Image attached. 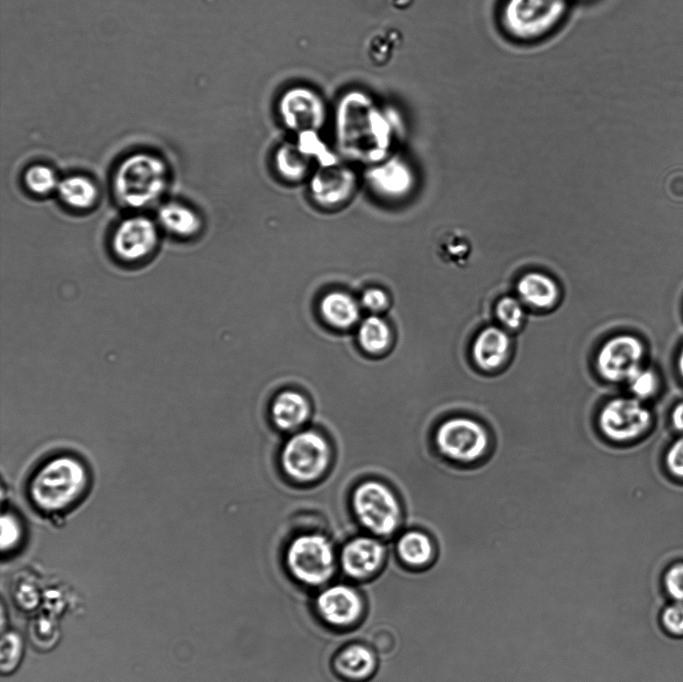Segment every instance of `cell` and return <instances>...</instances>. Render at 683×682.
<instances>
[{
	"label": "cell",
	"instance_id": "cell-1",
	"mask_svg": "<svg viewBox=\"0 0 683 682\" xmlns=\"http://www.w3.org/2000/svg\"><path fill=\"white\" fill-rule=\"evenodd\" d=\"M89 483L85 465L71 455H58L39 466L31 476L29 498L43 514L71 509L83 498Z\"/></svg>",
	"mask_w": 683,
	"mask_h": 682
},
{
	"label": "cell",
	"instance_id": "cell-2",
	"mask_svg": "<svg viewBox=\"0 0 683 682\" xmlns=\"http://www.w3.org/2000/svg\"><path fill=\"white\" fill-rule=\"evenodd\" d=\"M570 0H505L500 24L515 41L533 42L559 27L569 10Z\"/></svg>",
	"mask_w": 683,
	"mask_h": 682
},
{
	"label": "cell",
	"instance_id": "cell-3",
	"mask_svg": "<svg viewBox=\"0 0 683 682\" xmlns=\"http://www.w3.org/2000/svg\"><path fill=\"white\" fill-rule=\"evenodd\" d=\"M166 185L163 162L149 154H135L118 168L114 187L120 201L131 207H142L155 201Z\"/></svg>",
	"mask_w": 683,
	"mask_h": 682
},
{
	"label": "cell",
	"instance_id": "cell-4",
	"mask_svg": "<svg viewBox=\"0 0 683 682\" xmlns=\"http://www.w3.org/2000/svg\"><path fill=\"white\" fill-rule=\"evenodd\" d=\"M286 563L291 575L309 586L325 583L335 570L332 546L319 534H305L295 538L288 547Z\"/></svg>",
	"mask_w": 683,
	"mask_h": 682
},
{
	"label": "cell",
	"instance_id": "cell-5",
	"mask_svg": "<svg viewBox=\"0 0 683 682\" xmlns=\"http://www.w3.org/2000/svg\"><path fill=\"white\" fill-rule=\"evenodd\" d=\"M435 443L447 458L470 463L486 453L489 436L479 422L467 417H453L438 427Z\"/></svg>",
	"mask_w": 683,
	"mask_h": 682
},
{
	"label": "cell",
	"instance_id": "cell-6",
	"mask_svg": "<svg viewBox=\"0 0 683 682\" xmlns=\"http://www.w3.org/2000/svg\"><path fill=\"white\" fill-rule=\"evenodd\" d=\"M353 507L360 522L377 535H389L399 524V504L393 493L379 482L368 481L358 486Z\"/></svg>",
	"mask_w": 683,
	"mask_h": 682
},
{
	"label": "cell",
	"instance_id": "cell-7",
	"mask_svg": "<svg viewBox=\"0 0 683 682\" xmlns=\"http://www.w3.org/2000/svg\"><path fill=\"white\" fill-rule=\"evenodd\" d=\"M328 462L327 442L314 431L294 435L282 452L284 470L290 477L301 482L317 479L326 470Z\"/></svg>",
	"mask_w": 683,
	"mask_h": 682
},
{
	"label": "cell",
	"instance_id": "cell-8",
	"mask_svg": "<svg viewBox=\"0 0 683 682\" xmlns=\"http://www.w3.org/2000/svg\"><path fill=\"white\" fill-rule=\"evenodd\" d=\"M651 422L650 410L635 397L611 399L603 406L598 418L602 433L616 442H627L641 436Z\"/></svg>",
	"mask_w": 683,
	"mask_h": 682
},
{
	"label": "cell",
	"instance_id": "cell-9",
	"mask_svg": "<svg viewBox=\"0 0 683 682\" xmlns=\"http://www.w3.org/2000/svg\"><path fill=\"white\" fill-rule=\"evenodd\" d=\"M644 345L631 334H620L608 339L596 356V367L602 378L609 382L628 381L640 368Z\"/></svg>",
	"mask_w": 683,
	"mask_h": 682
},
{
	"label": "cell",
	"instance_id": "cell-10",
	"mask_svg": "<svg viewBox=\"0 0 683 682\" xmlns=\"http://www.w3.org/2000/svg\"><path fill=\"white\" fill-rule=\"evenodd\" d=\"M319 615L334 626H349L357 621L363 603L356 590L347 585H334L323 590L316 599Z\"/></svg>",
	"mask_w": 683,
	"mask_h": 682
},
{
	"label": "cell",
	"instance_id": "cell-11",
	"mask_svg": "<svg viewBox=\"0 0 683 682\" xmlns=\"http://www.w3.org/2000/svg\"><path fill=\"white\" fill-rule=\"evenodd\" d=\"M156 243V228L144 217H133L122 222L113 238L116 254L129 261L145 257L154 249Z\"/></svg>",
	"mask_w": 683,
	"mask_h": 682
},
{
	"label": "cell",
	"instance_id": "cell-12",
	"mask_svg": "<svg viewBox=\"0 0 683 682\" xmlns=\"http://www.w3.org/2000/svg\"><path fill=\"white\" fill-rule=\"evenodd\" d=\"M385 556L383 545L374 538L358 537L345 545L341 554L343 570L355 579L374 574Z\"/></svg>",
	"mask_w": 683,
	"mask_h": 682
},
{
	"label": "cell",
	"instance_id": "cell-13",
	"mask_svg": "<svg viewBox=\"0 0 683 682\" xmlns=\"http://www.w3.org/2000/svg\"><path fill=\"white\" fill-rule=\"evenodd\" d=\"M511 339L504 328L488 326L474 339L472 357L475 364L484 371L500 368L508 359Z\"/></svg>",
	"mask_w": 683,
	"mask_h": 682
},
{
	"label": "cell",
	"instance_id": "cell-14",
	"mask_svg": "<svg viewBox=\"0 0 683 682\" xmlns=\"http://www.w3.org/2000/svg\"><path fill=\"white\" fill-rule=\"evenodd\" d=\"M518 298L523 304L539 310L551 309L560 297L557 282L542 272H528L517 282Z\"/></svg>",
	"mask_w": 683,
	"mask_h": 682
},
{
	"label": "cell",
	"instance_id": "cell-15",
	"mask_svg": "<svg viewBox=\"0 0 683 682\" xmlns=\"http://www.w3.org/2000/svg\"><path fill=\"white\" fill-rule=\"evenodd\" d=\"M369 179L378 192L389 197H401L407 194L414 184L412 170L398 159L388 161L371 170Z\"/></svg>",
	"mask_w": 683,
	"mask_h": 682
},
{
	"label": "cell",
	"instance_id": "cell-16",
	"mask_svg": "<svg viewBox=\"0 0 683 682\" xmlns=\"http://www.w3.org/2000/svg\"><path fill=\"white\" fill-rule=\"evenodd\" d=\"M354 175L346 169H327L312 181L311 190L315 199L324 205H335L345 201L353 191Z\"/></svg>",
	"mask_w": 683,
	"mask_h": 682
},
{
	"label": "cell",
	"instance_id": "cell-17",
	"mask_svg": "<svg viewBox=\"0 0 683 682\" xmlns=\"http://www.w3.org/2000/svg\"><path fill=\"white\" fill-rule=\"evenodd\" d=\"M320 314L324 321L337 329H347L357 323L359 305L348 293L331 291L320 302Z\"/></svg>",
	"mask_w": 683,
	"mask_h": 682
},
{
	"label": "cell",
	"instance_id": "cell-18",
	"mask_svg": "<svg viewBox=\"0 0 683 682\" xmlns=\"http://www.w3.org/2000/svg\"><path fill=\"white\" fill-rule=\"evenodd\" d=\"M335 670L350 680L369 677L376 668L374 653L366 646L352 644L342 649L334 660Z\"/></svg>",
	"mask_w": 683,
	"mask_h": 682
},
{
	"label": "cell",
	"instance_id": "cell-19",
	"mask_svg": "<svg viewBox=\"0 0 683 682\" xmlns=\"http://www.w3.org/2000/svg\"><path fill=\"white\" fill-rule=\"evenodd\" d=\"M283 112L289 125L300 128L301 125H319L322 121V106L313 94L306 91H294L283 101Z\"/></svg>",
	"mask_w": 683,
	"mask_h": 682
},
{
	"label": "cell",
	"instance_id": "cell-20",
	"mask_svg": "<svg viewBox=\"0 0 683 682\" xmlns=\"http://www.w3.org/2000/svg\"><path fill=\"white\" fill-rule=\"evenodd\" d=\"M309 405L298 392L285 391L279 394L272 405L274 423L283 430L299 427L307 419Z\"/></svg>",
	"mask_w": 683,
	"mask_h": 682
},
{
	"label": "cell",
	"instance_id": "cell-21",
	"mask_svg": "<svg viewBox=\"0 0 683 682\" xmlns=\"http://www.w3.org/2000/svg\"><path fill=\"white\" fill-rule=\"evenodd\" d=\"M397 551L400 559L411 567H423L434 557L431 539L420 531H409L398 541Z\"/></svg>",
	"mask_w": 683,
	"mask_h": 682
},
{
	"label": "cell",
	"instance_id": "cell-22",
	"mask_svg": "<svg viewBox=\"0 0 683 682\" xmlns=\"http://www.w3.org/2000/svg\"><path fill=\"white\" fill-rule=\"evenodd\" d=\"M392 339L389 325L378 316L366 318L358 330V340L361 347L372 354L385 351Z\"/></svg>",
	"mask_w": 683,
	"mask_h": 682
},
{
	"label": "cell",
	"instance_id": "cell-23",
	"mask_svg": "<svg viewBox=\"0 0 683 682\" xmlns=\"http://www.w3.org/2000/svg\"><path fill=\"white\" fill-rule=\"evenodd\" d=\"M59 195L64 202L77 208L90 207L97 197L94 184L85 177H68L58 184Z\"/></svg>",
	"mask_w": 683,
	"mask_h": 682
},
{
	"label": "cell",
	"instance_id": "cell-24",
	"mask_svg": "<svg viewBox=\"0 0 683 682\" xmlns=\"http://www.w3.org/2000/svg\"><path fill=\"white\" fill-rule=\"evenodd\" d=\"M159 218L167 229L179 235H191L200 225L197 215L192 210L175 203L163 206Z\"/></svg>",
	"mask_w": 683,
	"mask_h": 682
},
{
	"label": "cell",
	"instance_id": "cell-25",
	"mask_svg": "<svg viewBox=\"0 0 683 682\" xmlns=\"http://www.w3.org/2000/svg\"><path fill=\"white\" fill-rule=\"evenodd\" d=\"M495 314L505 330L519 329L525 320V310L519 298L505 296L498 300Z\"/></svg>",
	"mask_w": 683,
	"mask_h": 682
},
{
	"label": "cell",
	"instance_id": "cell-26",
	"mask_svg": "<svg viewBox=\"0 0 683 682\" xmlns=\"http://www.w3.org/2000/svg\"><path fill=\"white\" fill-rule=\"evenodd\" d=\"M440 257L450 263L464 264L469 256L470 245L464 235L449 232L439 241Z\"/></svg>",
	"mask_w": 683,
	"mask_h": 682
},
{
	"label": "cell",
	"instance_id": "cell-27",
	"mask_svg": "<svg viewBox=\"0 0 683 682\" xmlns=\"http://www.w3.org/2000/svg\"><path fill=\"white\" fill-rule=\"evenodd\" d=\"M627 382L634 397L641 401L655 395L659 386L656 373L644 368H640Z\"/></svg>",
	"mask_w": 683,
	"mask_h": 682
},
{
	"label": "cell",
	"instance_id": "cell-28",
	"mask_svg": "<svg viewBox=\"0 0 683 682\" xmlns=\"http://www.w3.org/2000/svg\"><path fill=\"white\" fill-rule=\"evenodd\" d=\"M25 181L30 190L39 194L48 193L57 185L54 172L43 165H36L28 169L25 174Z\"/></svg>",
	"mask_w": 683,
	"mask_h": 682
},
{
	"label": "cell",
	"instance_id": "cell-29",
	"mask_svg": "<svg viewBox=\"0 0 683 682\" xmlns=\"http://www.w3.org/2000/svg\"><path fill=\"white\" fill-rule=\"evenodd\" d=\"M1 545L3 549H12L20 541L22 525L11 513H3L1 519Z\"/></svg>",
	"mask_w": 683,
	"mask_h": 682
},
{
	"label": "cell",
	"instance_id": "cell-30",
	"mask_svg": "<svg viewBox=\"0 0 683 682\" xmlns=\"http://www.w3.org/2000/svg\"><path fill=\"white\" fill-rule=\"evenodd\" d=\"M278 168L289 177L297 178L305 172L303 159L292 148L282 149L277 156Z\"/></svg>",
	"mask_w": 683,
	"mask_h": 682
},
{
	"label": "cell",
	"instance_id": "cell-31",
	"mask_svg": "<svg viewBox=\"0 0 683 682\" xmlns=\"http://www.w3.org/2000/svg\"><path fill=\"white\" fill-rule=\"evenodd\" d=\"M665 464L672 475L683 479V436L676 439L668 448Z\"/></svg>",
	"mask_w": 683,
	"mask_h": 682
},
{
	"label": "cell",
	"instance_id": "cell-32",
	"mask_svg": "<svg viewBox=\"0 0 683 682\" xmlns=\"http://www.w3.org/2000/svg\"><path fill=\"white\" fill-rule=\"evenodd\" d=\"M662 621L666 629L675 635H683V602L668 606L662 615Z\"/></svg>",
	"mask_w": 683,
	"mask_h": 682
},
{
	"label": "cell",
	"instance_id": "cell-33",
	"mask_svg": "<svg viewBox=\"0 0 683 682\" xmlns=\"http://www.w3.org/2000/svg\"><path fill=\"white\" fill-rule=\"evenodd\" d=\"M665 586L672 598L683 602V563H677L667 571Z\"/></svg>",
	"mask_w": 683,
	"mask_h": 682
},
{
	"label": "cell",
	"instance_id": "cell-34",
	"mask_svg": "<svg viewBox=\"0 0 683 682\" xmlns=\"http://www.w3.org/2000/svg\"><path fill=\"white\" fill-rule=\"evenodd\" d=\"M362 305L371 312L379 313L389 306L387 293L380 288L367 289L361 299Z\"/></svg>",
	"mask_w": 683,
	"mask_h": 682
},
{
	"label": "cell",
	"instance_id": "cell-35",
	"mask_svg": "<svg viewBox=\"0 0 683 682\" xmlns=\"http://www.w3.org/2000/svg\"><path fill=\"white\" fill-rule=\"evenodd\" d=\"M671 422L676 430L683 432V401L676 404L673 408Z\"/></svg>",
	"mask_w": 683,
	"mask_h": 682
},
{
	"label": "cell",
	"instance_id": "cell-36",
	"mask_svg": "<svg viewBox=\"0 0 683 682\" xmlns=\"http://www.w3.org/2000/svg\"><path fill=\"white\" fill-rule=\"evenodd\" d=\"M677 368L681 378L683 379V347L681 348V351L678 355Z\"/></svg>",
	"mask_w": 683,
	"mask_h": 682
},
{
	"label": "cell",
	"instance_id": "cell-37",
	"mask_svg": "<svg viewBox=\"0 0 683 682\" xmlns=\"http://www.w3.org/2000/svg\"><path fill=\"white\" fill-rule=\"evenodd\" d=\"M543 648H544V647H543ZM544 650H545V649H544ZM545 651H546V650H545ZM546 653H547V652H546ZM547 654H548V653H547ZM548 655H549V654H548ZM549 657H550V656H549ZM550 658H551V657H550ZM551 660H552V659H551ZM552 661H553V660H552ZM553 663H554V661H553ZM554 664H555V663H554ZM555 665H556V664H555ZM556 667H557V666H556ZM557 668H558V667H557ZM558 670H559V668H558ZM559 671H560V670H559ZM560 672H561V671H560ZM561 674H562V673H561ZM562 675H563V674H562ZM563 677H564V676H563ZM564 678H565V677H564ZM565 680H566V678H565ZM566 681H567V680H566ZM567 682H568V681H567Z\"/></svg>",
	"mask_w": 683,
	"mask_h": 682
}]
</instances>
